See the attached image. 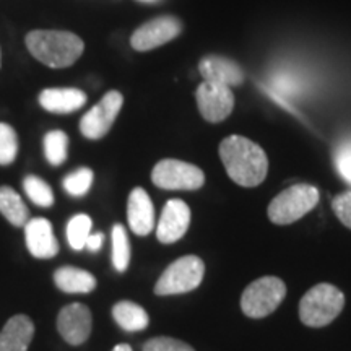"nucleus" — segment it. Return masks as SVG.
Returning <instances> with one entry per match:
<instances>
[{
	"instance_id": "nucleus-1",
	"label": "nucleus",
	"mask_w": 351,
	"mask_h": 351,
	"mask_svg": "<svg viewBox=\"0 0 351 351\" xmlns=\"http://www.w3.org/2000/svg\"><path fill=\"white\" fill-rule=\"evenodd\" d=\"M219 156L230 178L243 187H257L269 173V158L252 140L231 135L219 143Z\"/></svg>"
},
{
	"instance_id": "nucleus-2",
	"label": "nucleus",
	"mask_w": 351,
	"mask_h": 351,
	"mask_svg": "<svg viewBox=\"0 0 351 351\" xmlns=\"http://www.w3.org/2000/svg\"><path fill=\"white\" fill-rule=\"evenodd\" d=\"M26 46L39 62L52 69L70 67L80 59L85 49L82 38L69 32L36 29L26 36Z\"/></svg>"
},
{
	"instance_id": "nucleus-3",
	"label": "nucleus",
	"mask_w": 351,
	"mask_h": 351,
	"mask_svg": "<svg viewBox=\"0 0 351 351\" xmlns=\"http://www.w3.org/2000/svg\"><path fill=\"white\" fill-rule=\"evenodd\" d=\"M345 307V295L332 283L315 285L301 298L300 319L307 327L320 328L332 324Z\"/></svg>"
},
{
	"instance_id": "nucleus-4",
	"label": "nucleus",
	"mask_w": 351,
	"mask_h": 351,
	"mask_svg": "<svg viewBox=\"0 0 351 351\" xmlns=\"http://www.w3.org/2000/svg\"><path fill=\"white\" fill-rule=\"evenodd\" d=\"M319 199L317 187L311 184H295L270 202L267 213L275 225H291L309 213L319 204Z\"/></svg>"
},
{
	"instance_id": "nucleus-5",
	"label": "nucleus",
	"mask_w": 351,
	"mask_h": 351,
	"mask_svg": "<svg viewBox=\"0 0 351 351\" xmlns=\"http://www.w3.org/2000/svg\"><path fill=\"white\" fill-rule=\"evenodd\" d=\"M287 296V285L274 275L262 276L244 289L241 296V309L251 319H262L270 315L282 304Z\"/></svg>"
},
{
	"instance_id": "nucleus-6",
	"label": "nucleus",
	"mask_w": 351,
	"mask_h": 351,
	"mask_svg": "<svg viewBox=\"0 0 351 351\" xmlns=\"http://www.w3.org/2000/svg\"><path fill=\"white\" fill-rule=\"evenodd\" d=\"M205 275V263L197 256H186L174 261L161 274L155 285V295L173 296L194 291Z\"/></svg>"
},
{
	"instance_id": "nucleus-7",
	"label": "nucleus",
	"mask_w": 351,
	"mask_h": 351,
	"mask_svg": "<svg viewBox=\"0 0 351 351\" xmlns=\"http://www.w3.org/2000/svg\"><path fill=\"white\" fill-rule=\"evenodd\" d=\"M152 181L166 191H199L205 184V174L199 166L166 158L153 168Z\"/></svg>"
},
{
	"instance_id": "nucleus-8",
	"label": "nucleus",
	"mask_w": 351,
	"mask_h": 351,
	"mask_svg": "<svg viewBox=\"0 0 351 351\" xmlns=\"http://www.w3.org/2000/svg\"><path fill=\"white\" fill-rule=\"evenodd\" d=\"M124 98L119 91H108L99 103L88 111L80 121V132L88 140H99L111 130L114 121L119 116Z\"/></svg>"
},
{
	"instance_id": "nucleus-9",
	"label": "nucleus",
	"mask_w": 351,
	"mask_h": 351,
	"mask_svg": "<svg viewBox=\"0 0 351 351\" xmlns=\"http://www.w3.org/2000/svg\"><path fill=\"white\" fill-rule=\"evenodd\" d=\"M195 96L197 106L204 119L213 124L228 119V116L234 109V95L230 86L221 85V83H200Z\"/></svg>"
},
{
	"instance_id": "nucleus-10",
	"label": "nucleus",
	"mask_w": 351,
	"mask_h": 351,
	"mask_svg": "<svg viewBox=\"0 0 351 351\" xmlns=\"http://www.w3.org/2000/svg\"><path fill=\"white\" fill-rule=\"evenodd\" d=\"M57 330L69 345H83L90 339L91 330H93L91 311L82 302H72V304L62 307L57 315Z\"/></svg>"
},
{
	"instance_id": "nucleus-11",
	"label": "nucleus",
	"mask_w": 351,
	"mask_h": 351,
	"mask_svg": "<svg viewBox=\"0 0 351 351\" xmlns=\"http://www.w3.org/2000/svg\"><path fill=\"white\" fill-rule=\"evenodd\" d=\"M181 32L182 23L178 19L169 15L158 16V19L147 21L138 29H135V33L130 38V44L135 51H152L173 41Z\"/></svg>"
},
{
	"instance_id": "nucleus-12",
	"label": "nucleus",
	"mask_w": 351,
	"mask_h": 351,
	"mask_svg": "<svg viewBox=\"0 0 351 351\" xmlns=\"http://www.w3.org/2000/svg\"><path fill=\"white\" fill-rule=\"evenodd\" d=\"M191 225V208L181 199L166 202L156 225V238L161 244H173L186 234Z\"/></svg>"
},
{
	"instance_id": "nucleus-13",
	"label": "nucleus",
	"mask_w": 351,
	"mask_h": 351,
	"mask_svg": "<svg viewBox=\"0 0 351 351\" xmlns=\"http://www.w3.org/2000/svg\"><path fill=\"white\" fill-rule=\"evenodd\" d=\"M25 228V243L29 254L33 257L52 258L59 254V243H57L54 228L47 218H32L26 221Z\"/></svg>"
},
{
	"instance_id": "nucleus-14",
	"label": "nucleus",
	"mask_w": 351,
	"mask_h": 351,
	"mask_svg": "<svg viewBox=\"0 0 351 351\" xmlns=\"http://www.w3.org/2000/svg\"><path fill=\"white\" fill-rule=\"evenodd\" d=\"M127 219L130 230L137 236H148L155 228V207L150 195L142 187H135L129 195Z\"/></svg>"
},
{
	"instance_id": "nucleus-15",
	"label": "nucleus",
	"mask_w": 351,
	"mask_h": 351,
	"mask_svg": "<svg viewBox=\"0 0 351 351\" xmlns=\"http://www.w3.org/2000/svg\"><path fill=\"white\" fill-rule=\"evenodd\" d=\"M199 70L205 82L221 83L226 86H238L244 82V72L234 60L221 56H207L200 60Z\"/></svg>"
},
{
	"instance_id": "nucleus-16",
	"label": "nucleus",
	"mask_w": 351,
	"mask_h": 351,
	"mask_svg": "<svg viewBox=\"0 0 351 351\" xmlns=\"http://www.w3.org/2000/svg\"><path fill=\"white\" fill-rule=\"evenodd\" d=\"M33 337V320L25 314L13 315L0 332V351H28Z\"/></svg>"
},
{
	"instance_id": "nucleus-17",
	"label": "nucleus",
	"mask_w": 351,
	"mask_h": 351,
	"mask_svg": "<svg viewBox=\"0 0 351 351\" xmlns=\"http://www.w3.org/2000/svg\"><path fill=\"white\" fill-rule=\"evenodd\" d=\"M86 95L78 88H46L39 95V104L54 114H70L85 106Z\"/></svg>"
},
{
	"instance_id": "nucleus-18",
	"label": "nucleus",
	"mask_w": 351,
	"mask_h": 351,
	"mask_svg": "<svg viewBox=\"0 0 351 351\" xmlns=\"http://www.w3.org/2000/svg\"><path fill=\"white\" fill-rule=\"evenodd\" d=\"M56 287L64 293L70 295H86V293L95 291L96 278L90 271L77 269V267H60L54 271Z\"/></svg>"
},
{
	"instance_id": "nucleus-19",
	"label": "nucleus",
	"mask_w": 351,
	"mask_h": 351,
	"mask_svg": "<svg viewBox=\"0 0 351 351\" xmlns=\"http://www.w3.org/2000/svg\"><path fill=\"white\" fill-rule=\"evenodd\" d=\"M112 317L122 330L140 332L150 324L148 313L134 301H119L112 307Z\"/></svg>"
},
{
	"instance_id": "nucleus-20",
	"label": "nucleus",
	"mask_w": 351,
	"mask_h": 351,
	"mask_svg": "<svg viewBox=\"0 0 351 351\" xmlns=\"http://www.w3.org/2000/svg\"><path fill=\"white\" fill-rule=\"evenodd\" d=\"M0 213L13 226H25L29 219V210L16 191L12 187H0Z\"/></svg>"
},
{
	"instance_id": "nucleus-21",
	"label": "nucleus",
	"mask_w": 351,
	"mask_h": 351,
	"mask_svg": "<svg viewBox=\"0 0 351 351\" xmlns=\"http://www.w3.org/2000/svg\"><path fill=\"white\" fill-rule=\"evenodd\" d=\"M69 153V137L62 130H51L44 137V155L52 166L65 163Z\"/></svg>"
},
{
	"instance_id": "nucleus-22",
	"label": "nucleus",
	"mask_w": 351,
	"mask_h": 351,
	"mask_svg": "<svg viewBox=\"0 0 351 351\" xmlns=\"http://www.w3.org/2000/svg\"><path fill=\"white\" fill-rule=\"evenodd\" d=\"M112 265L119 274L129 269L130 263V243L125 228L119 225L112 226Z\"/></svg>"
},
{
	"instance_id": "nucleus-23",
	"label": "nucleus",
	"mask_w": 351,
	"mask_h": 351,
	"mask_svg": "<svg viewBox=\"0 0 351 351\" xmlns=\"http://www.w3.org/2000/svg\"><path fill=\"white\" fill-rule=\"evenodd\" d=\"M23 191L34 205L41 208H49L54 205V192L49 184L38 176H26L23 181Z\"/></svg>"
},
{
	"instance_id": "nucleus-24",
	"label": "nucleus",
	"mask_w": 351,
	"mask_h": 351,
	"mask_svg": "<svg viewBox=\"0 0 351 351\" xmlns=\"http://www.w3.org/2000/svg\"><path fill=\"white\" fill-rule=\"evenodd\" d=\"M93 221L85 213L75 215L67 223V241L73 251H83L88 236L91 234Z\"/></svg>"
},
{
	"instance_id": "nucleus-25",
	"label": "nucleus",
	"mask_w": 351,
	"mask_h": 351,
	"mask_svg": "<svg viewBox=\"0 0 351 351\" xmlns=\"http://www.w3.org/2000/svg\"><path fill=\"white\" fill-rule=\"evenodd\" d=\"M95 174L90 168H78L64 179V189L72 197H83L93 186Z\"/></svg>"
},
{
	"instance_id": "nucleus-26",
	"label": "nucleus",
	"mask_w": 351,
	"mask_h": 351,
	"mask_svg": "<svg viewBox=\"0 0 351 351\" xmlns=\"http://www.w3.org/2000/svg\"><path fill=\"white\" fill-rule=\"evenodd\" d=\"M19 137L12 125L0 122V166H8L16 160Z\"/></svg>"
},
{
	"instance_id": "nucleus-27",
	"label": "nucleus",
	"mask_w": 351,
	"mask_h": 351,
	"mask_svg": "<svg viewBox=\"0 0 351 351\" xmlns=\"http://www.w3.org/2000/svg\"><path fill=\"white\" fill-rule=\"evenodd\" d=\"M143 351H195L186 341L173 337H153L143 345Z\"/></svg>"
},
{
	"instance_id": "nucleus-28",
	"label": "nucleus",
	"mask_w": 351,
	"mask_h": 351,
	"mask_svg": "<svg viewBox=\"0 0 351 351\" xmlns=\"http://www.w3.org/2000/svg\"><path fill=\"white\" fill-rule=\"evenodd\" d=\"M332 208L337 218L351 230V192H343V194L337 195L332 200Z\"/></svg>"
},
{
	"instance_id": "nucleus-29",
	"label": "nucleus",
	"mask_w": 351,
	"mask_h": 351,
	"mask_svg": "<svg viewBox=\"0 0 351 351\" xmlns=\"http://www.w3.org/2000/svg\"><path fill=\"white\" fill-rule=\"evenodd\" d=\"M335 163L337 168H339V173L343 176L346 181L351 182V143L343 145L340 148L339 153H337Z\"/></svg>"
},
{
	"instance_id": "nucleus-30",
	"label": "nucleus",
	"mask_w": 351,
	"mask_h": 351,
	"mask_svg": "<svg viewBox=\"0 0 351 351\" xmlns=\"http://www.w3.org/2000/svg\"><path fill=\"white\" fill-rule=\"evenodd\" d=\"M103 243H104L103 232H91L85 243V249H88L90 252H99L101 247H103Z\"/></svg>"
},
{
	"instance_id": "nucleus-31",
	"label": "nucleus",
	"mask_w": 351,
	"mask_h": 351,
	"mask_svg": "<svg viewBox=\"0 0 351 351\" xmlns=\"http://www.w3.org/2000/svg\"><path fill=\"white\" fill-rule=\"evenodd\" d=\"M112 351H134V350H132V346H130V345H127V343H121V345H116V346H114Z\"/></svg>"
},
{
	"instance_id": "nucleus-32",
	"label": "nucleus",
	"mask_w": 351,
	"mask_h": 351,
	"mask_svg": "<svg viewBox=\"0 0 351 351\" xmlns=\"http://www.w3.org/2000/svg\"><path fill=\"white\" fill-rule=\"evenodd\" d=\"M138 2H147V3H153V2H158V0H138Z\"/></svg>"
}]
</instances>
